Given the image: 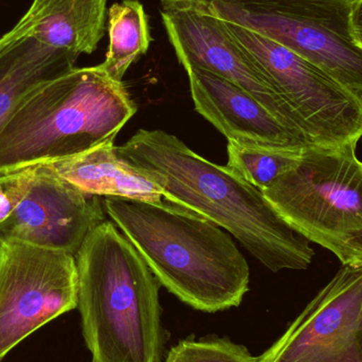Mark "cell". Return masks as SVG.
Here are the masks:
<instances>
[{"instance_id":"9","label":"cell","mask_w":362,"mask_h":362,"mask_svg":"<svg viewBox=\"0 0 362 362\" xmlns=\"http://www.w3.org/2000/svg\"><path fill=\"white\" fill-rule=\"evenodd\" d=\"M160 14L185 71L206 70L229 81L265 106L302 141L312 146L297 115L255 59L230 35L208 1L161 0Z\"/></svg>"},{"instance_id":"5","label":"cell","mask_w":362,"mask_h":362,"mask_svg":"<svg viewBox=\"0 0 362 362\" xmlns=\"http://www.w3.org/2000/svg\"><path fill=\"white\" fill-rule=\"evenodd\" d=\"M357 144L310 146L263 194L300 235L362 267V161Z\"/></svg>"},{"instance_id":"6","label":"cell","mask_w":362,"mask_h":362,"mask_svg":"<svg viewBox=\"0 0 362 362\" xmlns=\"http://www.w3.org/2000/svg\"><path fill=\"white\" fill-rule=\"evenodd\" d=\"M223 21L253 30L325 70L362 98L355 0H206Z\"/></svg>"},{"instance_id":"11","label":"cell","mask_w":362,"mask_h":362,"mask_svg":"<svg viewBox=\"0 0 362 362\" xmlns=\"http://www.w3.org/2000/svg\"><path fill=\"white\" fill-rule=\"evenodd\" d=\"M104 221L99 196L84 193L45 165H34L29 187L0 223V243L16 240L76 255Z\"/></svg>"},{"instance_id":"12","label":"cell","mask_w":362,"mask_h":362,"mask_svg":"<svg viewBox=\"0 0 362 362\" xmlns=\"http://www.w3.org/2000/svg\"><path fill=\"white\" fill-rule=\"evenodd\" d=\"M196 112L228 142L252 148L303 150L308 144L280 122L257 99L206 70H187Z\"/></svg>"},{"instance_id":"17","label":"cell","mask_w":362,"mask_h":362,"mask_svg":"<svg viewBox=\"0 0 362 362\" xmlns=\"http://www.w3.org/2000/svg\"><path fill=\"white\" fill-rule=\"evenodd\" d=\"M304 150L245 148L228 142L227 167L263 192L296 167Z\"/></svg>"},{"instance_id":"8","label":"cell","mask_w":362,"mask_h":362,"mask_svg":"<svg viewBox=\"0 0 362 362\" xmlns=\"http://www.w3.org/2000/svg\"><path fill=\"white\" fill-rule=\"evenodd\" d=\"M78 303L76 255L16 240L0 243V361Z\"/></svg>"},{"instance_id":"2","label":"cell","mask_w":362,"mask_h":362,"mask_svg":"<svg viewBox=\"0 0 362 362\" xmlns=\"http://www.w3.org/2000/svg\"><path fill=\"white\" fill-rule=\"evenodd\" d=\"M103 206L160 285L183 303L211 314L240 305L250 268L218 226L163 200L105 197Z\"/></svg>"},{"instance_id":"20","label":"cell","mask_w":362,"mask_h":362,"mask_svg":"<svg viewBox=\"0 0 362 362\" xmlns=\"http://www.w3.org/2000/svg\"><path fill=\"white\" fill-rule=\"evenodd\" d=\"M352 25L355 36L362 47V0H355L353 4Z\"/></svg>"},{"instance_id":"15","label":"cell","mask_w":362,"mask_h":362,"mask_svg":"<svg viewBox=\"0 0 362 362\" xmlns=\"http://www.w3.org/2000/svg\"><path fill=\"white\" fill-rule=\"evenodd\" d=\"M78 57L25 35L16 27L0 37V129L32 91L71 71Z\"/></svg>"},{"instance_id":"18","label":"cell","mask_w":362,"mask_h":362,"mask_svg":"<svg viewBox=\"0 0 362 362\" xmlns=\"http://www.w3.org/2000/svg\"><path fill=\"white\" fill-rule=\"evenodd\" d=\"M165 362H257V357L228 338L209 336L181 340L168 353Z\"/></svg>"},{"instance_id":"14","label":"cell","mask_w":362,"mask_h":362,"mask_svg":"<svg viewBox=\"0 0 362 362\" xmlns=\"http://www.w3.org/2000/svg\"><path fill=\"white\" fill-rule=\"evenodd\" d=\"M42 165L89 195L154 202H161L163 198L158 183L118 154L115 140L81 154Z\"/></svg>"},{"instance_id":"1","label":"cell","mask_w":362,"mask_h":362,"mask_svg":"<svg viewBox=\"0 0 362 362\" xmlns=\"http://www.w3.org/2000/svg\"><path fill=\"white\" fill-rule=\"evenodd\" d=\"M117 152L158 183L167 202L227 230L272 272L304 270L312 263L310 242L279 215L263 192L227 165L196 154L175 136L139 129Z\"/></svg>"},{"instance_id":"16","label":"cell","mask_w":362,"mask_h":362,"mask_svg":"<svg viewBox=\"0 0 362 362\" xmlns=\"http://www.w3.org/2000/svg\"><path fill=\"white\" fill-rule=\"evenodd\" d=\"M107 16L110 47L100 66L110 78L122 82L125 72L150 48L148 15L139 0H123L110 6Z\"/></svg>"},{"instance_id":"10","label":"cell","mask_w":362,"mask_h":362,"mask_svg":"<svg viewBox=\"0 0 362 362\" xmlns=\"http://www.w3.org/2000/svg\"><path fill=\"white\" fill-rule=\"evenodd\" d=\"M257 362H362V267L342 266Z\"/></svg>"},{"instance_id":"3","label":"cell","mask_w":362,"mask_h":362,"mask_svg":"<svg viewBox=\"0 0 362 362\" xmlns=\"http://www.w3.org/2000/svg\"><path fill=\"white\" fill-rule=\"evenodd\" d=\"M83 336L93 362H163L160 283L112 221L76 255Z\"/></svg>"},{"instance_id":"4","label":"cell","mask_w":362,"mask_h":362,"mask_svg":"<svg viewBox=\"0 0 362 362\" xmlns=\"http://www.w3.org/2000/svg\"><path fill=\"white\" fill-rule=\"evenodd\" d=\"M137 112L123 82L101 66L74 68L38 87L0 129V178L116 139Z\"/></svg>"},{"instance_id":"19","label":"cell","mask_w":362,"mask_h":362,"mask_svg":"<svg viewBox=\"0 0 362 362\" xmlns=\"http://www.w3.org/2000/svg\"><path fill=\"white\" fill-rule=\"evenodd\" d=\"M33 174L34 167H30L0 178V223L14 210L29 187Z\"/></svg>"},{"instance_id":"13","label":"cell","mask_w":362,"mask_h":362,"mask_svg":"<svg viewBox=\"0 0 362 362\" xmlns=\"http://www.w3.org/2000/svg\"><path fill=\"white\" fill-rule=\"evenodd\" d=\"M106 4L107 0H33L15 27L78 59L95 52L103 38Z\"/></svg>"},{"instance_id":"7","label":"cell","mask_w":362,"mask_h":362,"mask_svg":"<svg viewBox=\"0 0 362 362\" xmlns=\"http://www.w3.org/2000/svg\"><path fill=\"white\" fill-rule=\"evenodd\" d=\"M223 23L297 115L313 146L358 144L362 138L361 97L274 40L238 23Z\"/></svg>"}]
</instances>
